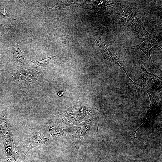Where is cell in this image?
Returning a JSON list of instances; mask_svg holds the SVG:
<instances>
[{
	"label": "cell",
	"instance_id": "obj_8",
	"mask_svg": "<svg viewBox=\"0 0 162 162\" xmlns=\"http://www.w3.org/2000/svg\"><path fill=\"white\" fill-rule=\"evenodd\" d=\"M57 56L48 57L35 62L31 61V62L34 64L37 67L42 68L48 65L50 61H51V60H54Z\"/></svg>",
	"mask_w": 162,
	"mask_h": 162
},
{
	"label": "cell",
	"instance_id": "obj_3",
	"mask_svg": "<svg viewBox=\"0 0 162 162\" xmlns=\"http://www.w3.org/2000/svg\"><path fill=\"white\" fill-rule=\"evenodd\" d=\"M40 73L34 69H22L13 73L11 75L13 82L20 87L26 88L36 84Z\"/></svg>",
	"mask_w": 162,
	"mask_h": 162
},
{
	"label": "cell",
	"instance_id": "obj_6",
	"mask_svg": "<svg viewBox=\"0 0 162 162\" xmlns=\"http://www.w3.org/2000/svg\"><path fill=\"white\" fill-rule=\"evenodd\" d=\"M96 40L100 45L101 52L102 54L108 60L118 65L121 69L124 71L129 80L134 85L136 90L138 88V87L140 86V85L134 82L129 76L115 52L110 48L106 46L100 38H98Z\"/></svg>",
	"mask_w": 162,
	"mask_h": 162
},
{
	"label": "cell",
	"instance_id": "obj_2",
	"mask_svg": "<svg viewBox=\"0 0 162 162\" xmlns=\"http://www.w3.org/2000/svg\"><path fill=\"white\" fill-rule=\"evenodd\" d=\"M117 17L121 25L137 34H140L144 27L137 14L131 9H123L118 14Z\"/></svg>",
	"mask_w": 162,
	"mask_h": 162
},
{
	"label": "cell",
	"instance_id": "obj_1",
	"mask_svg": "<svg viewBox=\"0 0 162 162\" xmlns=\"http://www.w3.org/2000/svg\"><path fill=\"white\" fill-rule=\"evenodd\" d=\"M139 79L143 81V88L157 100L162 98V80L157 75L147 71L142 63L139 66Z\"/></svg>",
	"mask_w": 162,
	"mask_h": 162
},
{
	"label": "cell",
	"instance_id": "obj_4",
	"mask_svg": "<svg viewBox=\"0 0 162 162\" xmlns=\"http://www.w3.org/2000/svg\"><path fill=\"white\" fill-rule=\"evenodd\" d=\"M140 34L142 36V40L139 44L135 46L134 48L142 51L148 58L150 66L152 67L156 68L153 63L150 51L151 48L153 46H158L157 42L155 39L152 37L151 35L147 32L145 27L143 28Z\"/></svg>",
	"mask_w": 162,
	"mask_h": 162
},
{
	"label": "cell",
	"instance_id": "obj_9",
	"mask_svg": "<svg viewBox=\"0 0 162 162\" xmlns=\"http://www.w3.org/2000/svg\"><path fill=\"white\" fill-rule=\"evenodd\" d=\"M6 162H18V157L16 152L9 154Z\"/></svg>",
	"mask_w": 162,
	"mask_h": 162
},
{
	"label": "cell",
	"instance_id": "obj_10",
	"mask_svg": "<svg viewBox=\"0 0 162 162\" xmlns=\"http://www.w3.org/2000/svg\"><path fill=\"white\" fill-rule=\"evenodd\" d=\"M0 16L4 17H8L10 18L15 20H16V19H15L12 17L10 16L8 14L6 11L5 10V8L0 9Z\"/></svg>",
	"mask_w": 162,
	"mask_h": 162
},
{
	"label": "cell",
	"instance_id": "obj_5",
	"mask_svg": "<svg viewBox=\"0 0 162 162\" xmlns=\"http://www.w3.org/2000/svg\"><path fill=\"white\" fill-rule=\"evenodd\" d=\"M47 140L46 138L41 131L38 130L34 131L24 141L22 145L24 158L29 150L44 143Z\"/></svg>",
	"mask_w": 162,
	"mask_h": 162
},
{
	"label": "cell",
	"instance_id": "obj_7",
	"mask_svg": "<svg viewBox=\"0 0 162 162\" xmlns=\"http://www.w3.org/2000/svg\"><path fill=\"white\" fill-rule=\"evenodd\" d=\"M12 53L14 61L18 65L21 67L25 65L27 60L20 48L17 40L13 48Z\"/></svg>",
	"mask_w": 162,
	"mask_h": 162
}]
</instances>
